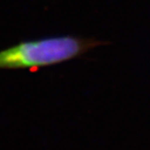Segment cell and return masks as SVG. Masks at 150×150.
Wrapping results in <instances>:
<instances>
[{
  "instance_id": "1",
  "label": "cell",
  "mask_w": 150,
  "mask_h": 150,
  "mask_svg": "<svg viewBox=\"0 0 150 150\" xmlns=\"http://www.w3.org/2000/svg\"><path fill=\"white\" fill-rule=\"evenodd\" d=\"M101 42L77 35H59L21 41L0 50V70H28L37 72L45 67L77 59Z\"/></svg>"
}]
</instances>
